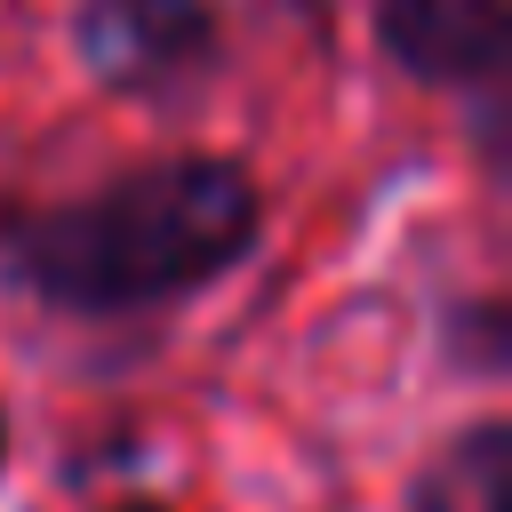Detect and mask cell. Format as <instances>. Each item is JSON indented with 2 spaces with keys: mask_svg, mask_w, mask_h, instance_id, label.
I'll return each mask as SVG.
<instances>
[{
  "mask_svg": "<svg viewBox=\"0 0 512 512\" xmlns=\"http://www.w3.org/2000/svg\"><path fill=\"white\" fill-rule=\"evenodd\" d=\"M376 40L424 88H496L512 0H376Z\"/></svg>",
  "mask_w": 512,
  "mask_h": 512,
  "instance_id": "3",
  "label": "cell"
},
{
  "mask_svg": "<svg viewBox=\"0 0 512 512\" xmlns=\"http://www.w3.org/2000/svg\"><path fill=\"white\" fill-rule=\"evenodd\" d=\"M72 48L112 96H176L216 72L224 24L216 0H80Z\"/></svg>",
  "mask_w": 512,
  "mask_h": 512,
  "instance_id": "2",
  "label": "cell"
},
{
  "mask_svg": "<svg viewBox=\"0 0 512 512\" xmlns=\"http://www.w3.org/2000/svg\"><path fill=\"white\" fill-rule=\"evenodd\" d=\"M0 456H8V416H0Z\"/></svg>",
  "mask_w": 512,
  "mask_h": 512,
  "instance_id": "4",
  "label": "cell"
},
{
  "mask_svg": "<svg viewBox=\"0 0 512 512\" xmlns=\"http://www.w3.org/2000/svg\"><path fill=\"white\" fill-rule=\"evenodd\" d=\"M264 232V192L224 152L144 160L88 200L40 208L8 232V272L64 312H136L208 288Z\"/></svg>",
  "mask_w": 512,
  "mask_h": 512,
  "instance_id": "1",
  "label": "cell"
},
{
  "mask_svg": "<svg viewBox=\"0 0 512 512\" xmlns=\"http://www.w3.org/2000/svg\"><path fill=\"white\" fill-rule=\"evenodd\" d=\"M120 512H152V504H120Z\"/></svg>",
  "mask_w": 512,
  "mask_h": 512,
  "instance_id": "5",
  "label": "cell"
}]
</instances>
